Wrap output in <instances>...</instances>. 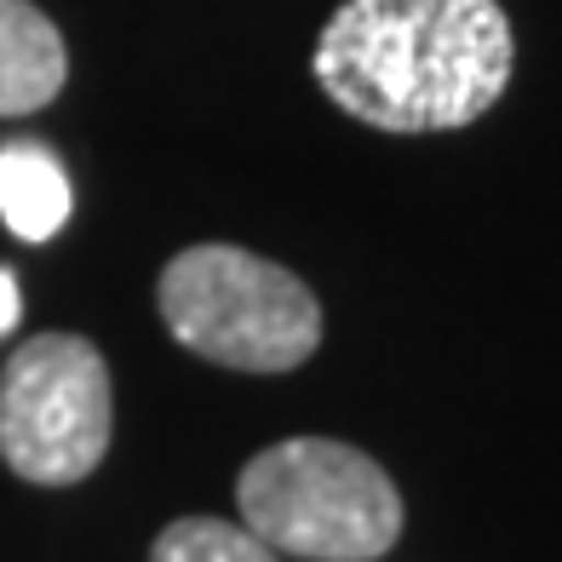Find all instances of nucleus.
<instances>
[{
    "mask_svg": "<svg viewBox=\"0 0 562 562\" xmlns=\"http://www.w3.org/2000/svg\"><path fill=\"white\" fill-rule=\"evenodd\" d=\"M517 35L499 0H345L322 23L316 87L379 133H453L510 87Z\"/></svg>",
    "mask_w": 562,
    "mask_h": 562,
    "instance_id": "nucleus-1",
    "label": "nucleus"
},
{
    "mask_svg": "<svg viewBox=\"0 0 562 562\" xmlns=\"http://www.w3.org/2000/svg\"><path fill=\"white\" fill-rule=\"evenodd\" d=\"M241 528L276 557L379 562L402 540V494L379 459L334 437H288L247 459L236 482Z\"/></svg>",
    "mask_w": 562,
    "mask_h": 562,
    "instance_id": "nucleus-2",
    "label": "nucleus"
},
{
    "mask_svg": "<svg viewBox=\"0 0 562 562\" xmlns=\"http://www.w3.org/2000/svg\"><path fill=\"white\" fill-rule=\"evenodd\" d=\"M161 322L167 334L236 373H293L322 345V304L304 281L229 241L184 247L161 270Z\"/></svg>",
    "mask_w": 562,
    "mask_h": 562,
    "instance_id": "nucleus-3",
    "label": "nucleus"
},
{
    "mask_svg": "<svg viewBox=\"0 0 562 562\" xmlns=\"http://www.w3.org/2000/svg\"><path fill=\"white\" fill-rule=\"evenodd\" d=\"M110 368L81 334H35L0 368V459L35 488H69L110 453Z\"/></svg>",
    "mask_w": 562,
    "mask_h": 562,
    "instance_id": "nucleus-4",
    "label": "nucleus"
},
{
    "mask_svg": "<svg viewBox=\"0 0 562 562\" xmlns=\"http://www.w3.org/2000/svg\"><path fill=\"white\" fill-rule=\"evenodd\" d=\"M69 81L58 23L30 0H0V115H35Z\"/></svg>",
    "mask_w": 562,
    "mask_h": 562,
    "instance_id": "nucleus-5",
    "label": "nucleus"
},
{
    "mask_svg": "<svg viewBox=\"0 0 562 562\" xmlns=\"http://www.w3.org/2000/svg\"><path fill=\"white\" fill-rule=\"evenodd\" d=\"M69 207H75V190L53 149L30 138L0 144V224L18 241H53L69 224Z\"/></svg>",
    "mask_w": 562,
    "mask_h": 562,
    "instance_id": "nucleus-6",
    "label": "nucleus"
},
{
    "mask_svg": "<svg viewBox=\"0 0 562 562\" xmlns=\"http://www.w3.org/2000/svg\"><path fill=\"white\" fill-rule=\"evenodd\" d=\"M149 562H281L259 533L224 517H178L156 533Z\"/></svg>",
    "mask_w": 562,
    "mask_h": 562,
    "instance_id": "nucleus-7",
    "label": "nucleus"
},
{
    "mask_svg": "<svg viewBox=\"0 0 562 562\" xmlns=\"http://www.w3.org/2000/svg\"><path fill=\"white\" fill-rule=\"evenodd\" d=\"M18 316H23V293H18V276L0 265V339L18 327Z\"/></svg>",
    "mask_w": 562,
    "mask_h": 562,
    "instance_id": "nucleus-8",
    "label": "nucleus"
}]
</instances>
